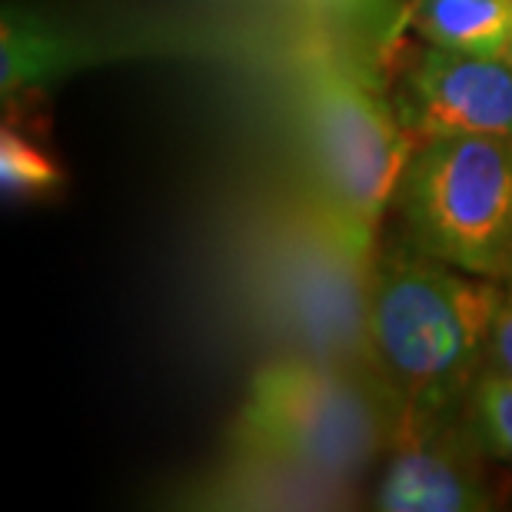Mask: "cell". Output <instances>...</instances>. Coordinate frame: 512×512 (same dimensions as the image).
Here are the masks:
<instances>
[{
  "label": "cell",
  "mask_w": 512,
  "mask_h": 512,
  "mask_svg": "<svg viewBox=\"0 0 512 512\" xmlns=\"http://www.w3.org/2000/svg\"><path fill=\"white\" fill-rule=\"evenodd\" d=\"M393 107L413 147L463 133L512 140V64L426 44L409 57Z\"/></svg>",
  "instance_id": "cell-6"
},
{
  "label": "cell",
  "mask_w": 512,
  "mask_h": 512,
  "mask_svg": "<svg viewBox=\"0 0 512 512\" xmlns=\"http://www.w3.org/2000/svg\"><path fill=\"white\" fill-rule=\"evenodd\" d=\"M0 187L7 200H40L64 187V170L34 137L14 124L0 130Z\"/></svg>",
  "instance_id": "cell-12"
},
{
  "label": "cell",
  "mask_w": 512,
  "mask_h": 512,
  "mask_svg": "<svg viewBox=\"0 0 512 512\" xmlns=\"http://www.w3.org/2000/svg\"><path fill=\"white\" fill-rule=\"evenodd\" d=\"M499 280L416 250L406 237L376 250L366 346L396 406V433L459 416L486 366Z\"/></svg>",
  "instance_id": "cell-1"
},
{
  "label": "cell",
  "mask_w": 512,
  "mask_h": 512,
  "mask_svg": "<svg viewBox=\"0 0 512 512\" xmlns=\"http://www.w3.org/2000/svg\"><path fill=\"white\" fill-rule=\"evenodd\" d=\"M396 436V406L376 373L286 353L253 373L230 449L260 453L353 486Z\"/></svg>",
  "instance_id": "cell-2"
},
{
  "label": "cell",
  "mask_w": 512,
  "mask_h": 512,
  "mask_svg": "<svg viewBox=\"0 0 512 512\" xmlns=\"http://www.w3.org/2000/svg\"><path fill=\"white\" fill-rule=\"evenodd\" d=\"M503 293H499V310L493 320V333H489V350L483 370L509 376L512 380V270L499 280Z\"/></svg>",
  "instance_id": "cell-13"
},
{
  "label": "cell",
  "mask_w": 512,
  "mask_h": 512,
  "mask_svg": "<svg viewBox=\"0 0 512 512\" xmlns=\"http://www.w3.org/2000/svg\"><path fill=\"white\" fill-rule=\"evenodd\" d=\"M306 4L333 27V40L356 50L363 60L399 47V30L409 27V0H306Z\"/></svg>",
  "instance_id": "cell-10"
},
{
  "label": "cell",
  "mask_w": 512,
  "mask_h": 512,
  "mask_svg": "<svg viewBox=\"0 0 512 512\" xmlns=\"http://www.w3.org/2000/svg\"><path fill=\"white\" fill-rule=\"evenodd\" d=\"M373 263L376 253L356 247L316 193L283 203L253 243L256 313L293 353L370 370L366 306Z\"/></svg>",
  "instance_id": "cell-4"
},
{
  "label": "cell",
  "mask_w": 512,
  "mask_h": 512,
  "mask_svg": "<svg viewBox=\"0 0 512 512\" xmlns=\"http://www.w3.org/2000/svg\"><path fill=\"white\" fill-rule=\"evenodd\" d=\"M463 426L489 463L512 466V380L483 370L463 403Z\"/></svg>",
  "instance_id": "cell-11"
},
{
  "label": "cell",
  "mask_w": 512,
  "mask_h": 512,
  "mask_svg": "<svg viewBox=\"0 0 512 512\" xmlns=\"http://www.w3.org/2000/svg\"><path fill=\"white\" fill-rule=\"evenodd\" d=\"M406 24L429 47L503 57L512 37V0H409Z\"/></svg>",
  "instance_id": "cell-9"
},
{
  "label": "cell",
  "mask_w": 512,
  "mask_h": 512,
  "mask_svg": "<svg viewBox=\"0 0 512 512\" xmlns=\"http://www.w3.org/2000/svg\"><path fill=\"white\" fill-rule=\"evenodd\" d=\"M393 210L416 250L503 280L512 270V140L463 133L416 143Z\"/></svg>",
  "instance_id": "cell-5"
},
{
  "label": "cell",
  "mask_w": 512,
  "mask_h": 512,
  "mask_svg": "<svg viewBox=\"0 0 512 512\" xmlns=\"http://www.w3.org/2000/svg\"><path fill=\"white\" fill-rule=\"evenodd\" d=\"M350 493L353 486L283 459L230 449L227 469L217 476L207 499H217L213 506L230 509H333L346 506Z\"/></svg>",
  "instance_id": "cell-8"
},
{
  "label": "cell",
  "mask_w": 512,
  "mask_h": 512,
  "mask_svg": "<svg viewBox=\"0 0 512 512\" xmlns=\"http://www.w3.org/2000/svg\"><path fill=\"white\" fill-rule=\"evenodd\" d=\"M463 426V413L399 429L389 446L376 509L386 512H479L496 506V489Z\"/></svg>",
  "instance_id": "cell-7"
},
{
  "label": "cell",
  "mask_w": 512,
  "mask_h": 512,
  "mask_svg": "<svg viewBox=\"0 0 512 512\" xmlns=\"http://www.w3.org/2000/svg\"><path fill=\"white\" fill-rule=\"evenodd\" d=\"M316 197L356 247L380 250L413 140L366 60L340 40L313 44L296 67Z\"/></svg>",
  "instance_id": "cell-3"
},
{
  "label": "cell",
  "mask_w": 512,
  "mask_h": 512,
  "mask_svg": "<svg viewBox=\"0 0 512 512\" xmlns=\"http://www.w3.org/2000/svg\"><path fill=\"white\" fill-rule=\"evenodd\" d=\"M503 57H506L509 64H512V37H509V44H506V50H503Z\"/></svg>",
  "instance_id": "cell-14"
}]
</instances>
